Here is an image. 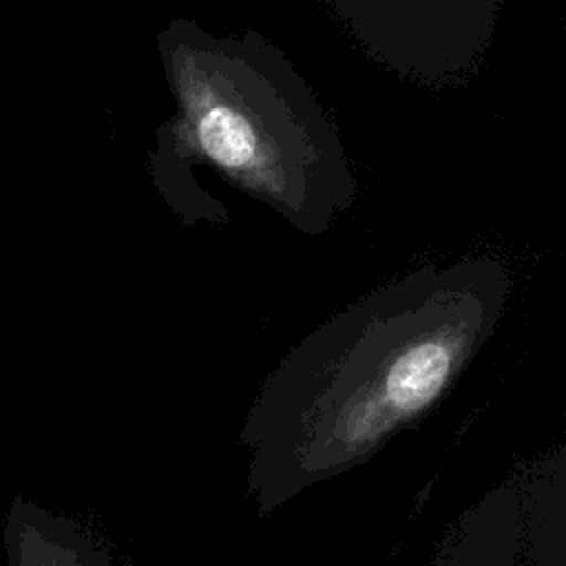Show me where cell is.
I'll list each match as a JSON object with an SVG mask.
<instances>
[{"label":"cell","instance_id":"cell-2","mask_svg":"<svg viewBox=\"0 0 566 566\" xmlns=\"http://www.w3.org/2000/svg\"><path fill=\"white\" fill-rule=\"evenodd\" d=\"M157 51L177 113L157 130L155 179L206 161L305 237L352 210L358 181L336 119L279 46L175 18Z\"/></svg>","mask_w":566,"mask_h":566},{"label":"cell","instance_id":"cell-1","mask_svg":"<svg viewBox=\"0 0 566 566\" xmlns=\"http://www.w3.org/2000/svg\"><path fill=\"white\" fill-rule=\"evenodd\" d=\"M511 294L513 272L497 256L431 263L292 345L239 429L254 511L272 515L427 418L495 334Z\"/></svg>","mask_w":566,"mask_h":566},{"label":"cell","instance_id":"cell-4","mask_svg":"<svg viewBox=\"0 0 566 566\" xmlns=\"http://www.w3.org/2000/svg\"><path fill=\"white\" fill-rule=\"evenodd\" d=\"M522 469V564L566 566V447L533 458Z\"/></svg>","mask_w":566,"mask_h":566},{"label":"cell","instance_id":"cell-3","mask_svg":"<svg viewBox=\"0 0 566 566\" xmlns=\"http://www.w3.org/2000/svg\"><path fill=\"white\" fill-rule=\"evenodd\" d=\"M522 469L467 506L438 542L431 566H522Z\"/></svg>","mask_w":566,"mask_h":566}]
</instances>
